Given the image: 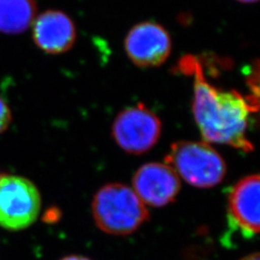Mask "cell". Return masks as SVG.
I'll list each match as a JSON object with an SVG mask.
<instances>
[{"label":"cell","instance_id":"277c9868","mask_svg":"<svg viewBox=\"0 0 260 260\" xmlns=\"http://www.w3.org/2000/svg\"><path fill=\"white\" fill-rule=\"evenodd\" d=\"M41 195L36 185L25 177L0 176V226L18 232L37 220Z\"/></svg>","mask_w":260,"mask_h":260},{"label":"cell","instance_id":"6da1fadb","mask_svg":"<svg viewBox=\"0 0 260 260\" xmlns=\"http://www.w3.org/2000/svg\"><path fill=\"white\" fill-rule=\"evenodd\" d=\"M179 68L182 73L194 76L192 109L205 142L252 151L247 131L250 114L257 111L258 103L235 90L224 91L209 83L201 63L194 57L182 59Z\"/></svg>","mask_w":260,"mask_h":260},{"label":"cell","instance_id":"4fadbf2b","mask_svg":"<svg viewBox=\"0 0 260 260\" xmlns=\"http://www.w3.org/2000/svg\"><path fill=\"white\" fill-rule=\"evenodd\" d=\"M240 260H260L259 253L255 252V253H251L245 257H243Z\"/></svg>","mask_w":260,"mask_h":260},{"label":"cell","instance_id":"9c48e42d","mask_svg":"<svg viewBox=\"0 0 260 260\" xmlns=\"http://www.w3.org/2000/svg\"><path fill=\"white\" fill-rule=\"evenodd\" d=\"M33 39L37 47L48 54H62L75 45V22L61 11H47L33 22Z\"/></svg>","mask_w":260,"mask_h":260},{"label":"cell","instance_id":"7a4b0ae2","mask_svg":"<svg viewBox=\"0 0 260 260\" xmlns=\"http://www.w3.org/2000/svg\"><path fill=\"white\" fill-rule=\"evenodd\" d=\"M92 214L101 231L117 236L135 233L149 218L147 206L134 190L121 183L106 184L95 193Z\"/></svg>","mask_w":260,"mask_h":260},{"label":"cell","instance_id":"5bb4252c","mask_svg":"<svg viewBox=\"0 0 260 260\" xmlns=\"http://www.w3.org/2000/svg\"><path fill=\"white\" fill-rule=\"evenodd\" d=\"M238 2L240 3H246V4H251V3H254V2H257L258 0H237Z\"/></svg>","mask_w":260,"mask_h":260},{"label":"cell","instance_id":"5b68a950","mask_svg":"<svg viewBox=\"0 0 260 260\" xmlns=\"http://www.w3.org/2000/svg\"><path fill=\"white\" fill-rule=\"evenodd\" d=\"M161 121L144 104L124 109L115 119L112 135L122 150L142 154L152 149L161 135Z\"/></svg>","mask_w":260,"mask_h":260},{"label":"cell","instance_id":"8992f818","mask_svg":"<svg viewBox=\"0 0 260 260\" xmlns=\"http://www.w3.org/2000/svg\"><path fill=\"white\" fill-rule=\"evenodd\" d=\"M124 49L131 62L141 68L159 67L172 51V39L164 26L143 21L131 28L124 40Z\"/></svg>","mask_w":260,"mask_h":260},{"label":"cell","instance_id":"ba28073f","mask_svg":"<svg viewBox=\"0 0 260 260\" xmlns=\"http://www.w3.org/2000/svg\"><path fill=\"white\" fill-rule=\"evenodd\" d=\"M259 176L251 175L233 186L228 199L230 224L244 237L259 233Z\"/></svg>","mask_w":260,"mask_h":260},{"label":"cell","instance_id":"3957f363","mask_svg":"<svg viewBox=\"0 0 260 260\" xmlns=\"http://www.w3.org/2000/svg\"><path fill=\"white\" fill-rule=\"evenodd\" d=\"M165 161L178 177L197 188H212L221 183L226 175L223 157L206 142L175 143Z\"/></svg>","mask_w":260,"mask_h":260},{"label":"cell","instance_id":"30bf717a","mask_svg":"<svg viewBox=\"0 0 260 260\" xmlns=\"http://www.w3.org/2000/svg\"><path fill=\"white\" fill-rule=\"evenodd\" d=\"M35 0H0V33H23L36 19Z\"/></svg>","mask_w":260,"mask_h":260},{"label":"cell","instance_id":"8fae6325","mask_svg":"<svg viewBox=\"0 0 260 260\" xmlns=\"http://www.w3.org/2000/svg\"><path fill=\"white\" fill-rule=\"evenodd\" d=\"M12 121V114L8 104L0 98V134L8 128Z\"/></svg>","mask_w":260,"mask_h":260},{"label":"cell","instance_id":"52a82bcc","mask_svg":"<svg viewBox=\"0 0 260 260\" xmlns=\"http://www.w3.org/2000/svg\"><path fill=\"white\" fill-rule=\"evenodd\" d=\"M134 192L145 205L162 207L173 203L180 191V179L174 169L163 163H148L135 173Z\"/></svg>","mask_w":260,"mask_h":260},{"label":"cell","instance_id":"7c38bea8","mask_svg":"<svg viewBox=\"0 0 260 260\" xmlns=\"http://www.w3.org/2000/svg\"><path fill=\"white\" fill-rule=\"evenodd\" d=\"M61 260H92L88 257H85V256H81V255H69V256H66L64 258H62Z\"/></svg>","mask_w":260,"mask_h":260}]
</instances>
